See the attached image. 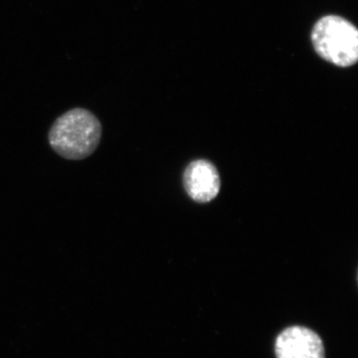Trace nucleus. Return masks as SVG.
I'll return each instance as SVG.
<instances>
[{
    "label": "nucleus",
    "instance_id": "3",
    "mask_svg": "<svg viewBox=\"0 0 358 358\" xmlns=\"http://www.w3.org/2000/svg\"><path fill=\"white\" fill-rule=\"evenodd\" d=\"M274 350L275 358H326L319 334L303 326L282 329L275 338Z\"/></svg>",
    "mask_w": 358,
    "mask_h": 358
},
{
    "label": "nucleus",
    "instance_id": "2",
    "mask_svg": "<svg viewBox=\"0 0 358 358\" xmlns=\"http://www.w3.org/2000/svg\"><path fill=\"white\" fill-rule=\"evenodd\" d=\"M312 42L320 58L348 68L358 61V30L345 18L327 15L313 26Z\"/></svg>",
    "mask_w": 358,
    "mask_h": 358
},
{
    "label": "nucleus",
    "instance_id": "4",
    "mask_svg": "<svg viewBox=\"0 0 358 358\" xmlns=\"http://www.w3.org/2000/svg\"><path fill=\"white\" fill-rule=\"evenodd\" d=\"M186 192L200 203L211 201L220 189V178L217 169L206 160L193 162L185 173Z\"/></svg>",
    "mask_w": 358,
    "mask_h": 358
},
{
    "label": "nucleus",
    "instance_id": "1",
    "mask_svg": "<svg viewBox=\"0 0 358 358\" xmlns=\"http://www.w3.org/2000/svg\"><path fill=\"white\" fill-rule=\"evenodd\" d=\"M102 138V124L93 113L75 108L60 115L49 131V143L56 154L66 159L90 157Z\"/></svg>",
    "mask_w": 358,
    "mask_h": 358
}]
</instances>
